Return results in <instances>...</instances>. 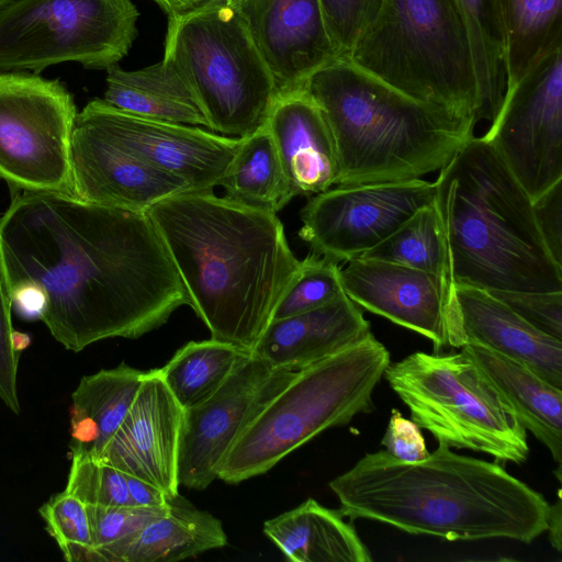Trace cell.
<instances>
[{
    "label": "cell",
    "instance_id": "6da1fadb",
    "mask_svg": "<svg viewBox=\"0 0 562 562\" xmlns=\"http://www.w3.org/2000/svg\"><path fill=\"white\" fill-rule=\"evenodd\" d=\"M7 290L21 283L46 297L42 322L65 349L138 338L190 305L188 292L146 212L71 193L22 191L0 217Z\"/></svg>",
    "mask_w": 562,
    "mask_h": 562
},
{
    "label": "cell",
    "instance_id": "7a4b0ae2",
    "mask_svg": "<svg viewBox=\"0 0 562 562\" xmlns=\"http://www.w3.org/2000/svg\"><path fill=\"white\" fill-rule=\"evenodd\" d=\"M146 214L211 338L250 351L300 266L277 214L213 191L178 193Z\"/></svg>",
    "mask_w": 562,
    "mask_h": 562
},
{
    "label": "cell",
    "instance_id": "3957f363",
    "mask_svg": "<svg viewBox=\"0 0 562 562\" xmlns=\"http://www.w3.org/2000/svg\"><path fill=\"white\" fill-rule=\"evenodd\" d=\"M329 487L350 519L449 541L530 543L548 527L550 505L539 492L501 464L458 454L442 442L418 462L386 450L367 453Z\"/></svg>",
    "mask_w": 562,
    "mask_h": 562
},
{
    "label": "cell",
    "instance_id": "277c9868",
    "mask_svg": "<svg viewBox=\"0 0 562 562\" xmlns=\"http://www.w3.org/2000/svg\"><path fill=\"white\" fill-rule=\"evenodd\" d=\"M434 182L451 281L487 291H562V266L540 233L532 200L494 147L467 144Z\"/></svg>",
    "mask_w": 562,
    "mask_h": 562
},
{
    "label": "cell",
    "instance_id": "5b68a950",
    "mask_svg": "<svg viewBox=\"0 0 562 562\" xmlns=\"http://www.w3.org/2000/svg\"><path fill=\"white\" fill-rule=\"evenodd\" d=\"M304 90L334 138L337 184L401 181L440 170L473 137L475 124L418 102L338 57Z\"/></svg>",
    "mask_w": 562,
    "mask_h": 562
},
{
    "label": "cell",
    "instance_id": "8992f818",
    "mask_svg": "<svg viewBox=\"0 0 562 562\" xmlns=\"http://www.w3.org/2000/svg\"><path fill=\"white\" fill-rule=\"evenodd\" d=\"M347 58L403 94L477 124L474 57L458 0H383Z\"/></svg>",
    "mask_w": 562,
    "mask_h": 562
},
{
    "label": "cell",
    "instance_id": "52a82bcc",
    "mask_svg": "<svg viewBox=\"0 0 562 562\" xmlns=\"http://www.w3.org/2000/svg\"><path fill=\"white\" fill-rule=\"evenodd\" d=\"M390 363V352L370 333L299 370L234 442L217 479L236 484L261 475L324 430L370 413L372 393Z\"/></svg>",
    "mask_w": 562,
    "mask_h": 562
},
{
    "label": "cell",
    "instance_id": "ba28073f",
    "mask_svg": "<svg viewBox=\"0 0 562 562\" xmlns=\"http://www.w3.org/2000/svg\"><path fill=\"white\" fill-rule=\"evenodd\" d=\"M164 58L195 95L210 131L243 138L266 125L277 87L231 3L168 18Z\"/></svg>",
    "mask_w": 562,
    "mask_h": 562
},
{
    "label": "cell",
    "instance_id": "9c48e42d",
    "mask_svg": "<svg viewBox=\"0 0 562 562\" xmlns=\"http://www.w3.org/2000/svg\"><path fill=\"white\" fill-rule=\"evenodd\" d=\"M383 376L412 420L438 442L487 453L496 461H527V430L464 351L414 352L390 363Z\"/></svg>",
    "mask_w": 562,
    "mask_h": 562
},
{
    "label": "cell",
    "instance_id": "30bf717a",
    "mask_svg": "<svg viewBox=\"0 0 562 562\" xmlns=\"http://www.w3.org/2000/svg\"><path fill=\"white\" fill-rule=\"evenodd\" d=\"M138 16L132 0H11L0 5V71L106 70L127 55Z\"/></svg>",
    "mask_w": 562,
    "mask_h": 562
},
{
    "label": "cell",
    "instance_id": "8fae6325",
    "mask_svg": "<svg viewBox=\"0 0 562 562\" xmlns=\"http://www.w3.org/2000/svg\"><path fill=\"white\" fill-rule=\"evenodd\" d=\"M77 113L59 79L0 71V179L22 191L71 193Z\"/></svg>",
    "mask_w": 562,
    "mask_h": 562
},
{
    "label": "cell",
    "instance_id": "7c38bea8",
    "mask_svg": "<svg viewBox=\"0 0 562 562\" xmlns=\"http://www.w3.org/2000/svg\"><path fill=\"white\" fill-rule=\"evenodd\" d=\"M483 138L532 201L562 181V46L506 91Z\"/></svg>",
    "mask_w": 562,
    "mask_h": 562
},
{
    "label": "cell",
    "instance_id": "4fadbf2b",
    "mask_svg": "<svg viewBox=\"0 0 562 562\" xmlns=\"http://www.w3.org/2000/svg\"><path fill=\"white\" fill-rule=\"evenodd\" d=\"M434 182L337 184L316 193L301 211L299 236L312 252L348 262L372 249L407 218L434 202Z\"/></svg>",
    "mask_w": 562,
    "mask_h": 562
},
{
    "label": "cell",
    "instance_id": "5bb4252c",
    "mask_svg": "<svg viewBox=\"0 0 562 562\" xmlns=\"http://www.w3.org/2000/svg\"><path fill=\"white\" fill-rule=\"evenodd\" d=\"M297 371L274 368L246 355L207 400L183 409L179 454V485L204 490L240 434Z\"/></svg>",
    "mask_w": 562,
    "mask_h": 562
},
{
    "label": "cell",
    "instance_id": "9a60e30c",
    "mask_svg": "<svg viewBox=\"0 0 562 562\" xmlns=\"http://www.w3.org/2000/svg\"><path fill=\"white\" fill-rule=\"evenodd\" d=\"M76 121L143 161L186 180L191 191H213L241 143L193 125L149 119L103 99L89 101Z\"/></svg>",
    "mask_w": 562,
    "mask_h": 562
},
{
    "label": "cell",
    "instance_id": "2e32d148",
    "mask_svg": "<svg viewBox=\"0 0 562 562\" xmlns=\"http://www.w3.org/2000/svg\"><path fill=\"white\" fill-rule=\"evenodd\" d=\"M273 77L278 95L303 90L340 57L319 0H231Z\"/></svg>",
    "mask_w": 562,
    "mask_h": 562
},
{
    "label": "cell",
    "instance_id": "e0dca14e",
    "mask_svg": "<svg viewBox=\"0 0 562 562\" xmlns=\"http://www.w3.org/2000/svg\"><path fill=\"white\" fill-rule=\"evenodd\" d=\"M446 323L449 347H484L562 389V341L533 327L492 292L452 282Z\"/></svg>",
    "mask_w": 562,
    "mask_h": 562
},
{
    "label": "cell",
    "instance_id": "ac0fdd59",
    "mask_svg": "<svg viewBox=\"0 0 562 562\" xmlns=\"http://www.w3.org/2000/svg\"><path fill=\"white\" fill-rule=\"evenodd\" d=\"M182 416L157 369L146 371L126 416L98 459L175 497Z\"/></svg>",
    "mask_w": 562,
    "mask_h": 562
},
{
    "label": "cell",
    "instance_id": "d6986e66",
    "mask_svg": "<svg viewBox=\"0 0 562 562\" xmlns=\"http://www.w3.org/2000/svg\"><path fill=\"white\" fill-rule=\"evenodd\" d=\"M345 293L358 306L414 330L440 353L447 347L446 306L450 284L407 266L356 258L341 269Z\"/></svg>",
    "mask_w": 562,
    "mask_h": 562
},
{
    "label": "cell",
    "instance_id": "ffe728a7",
    "mask_svg": "<svg viewBox=\"0 0 562 562\" xmlns=\"http://www.w3.org/2000/svg\"><path fill=\"white\" fill-rule=\"evenodd\" d=\"M71 193L110 207L146 212L178 193L191 191L182 178L160 170L75 119L70 143Z\"/></svg>",
    "mask_w": 562,
    "mask_h": 562
},
{
    "label": "cell",
    "instance_id": "44dd1931",
    "mask_svg": "<svg viewBox=\"0 0 562 562\" xmlns=\"http://www.w3.org/2000/svg\"><path fill=\"white\" fill-rule=\"evenodd\" d=\"M370 333L360 306L345 294L321 307L271 321L250 353L274 368L299 371Z\"/></svg>",
    "mask_w": 562,
    "mask_h": 562
},
{
    "label": "cell",
    "instance_id": "7402d4cb",
    "mask_svg": "<svg viewBox=\"0 0 562 562\" xmlns=\"http://www.w3.org/2000/svg\"><path fill=\"white\" fill-rule=\"evenodd\" d=\"M266 126L296 195L337 184V151L326 120L303 90L278 95Z\"/></svg>",
    "mask_w": 562,
    "mask_h": 562
},
{
    "label": "cell",
    "instance_id": "603a6c76",
    "mask_svg": "<svg viewBox=\"0 0 562 562\" xmlns=\"http://www.w3.org/2000/svg\"><path fill=\"white\" fill-rule=\"evenodd\" d=\"M227 544L222 522L179 494L135 533L100 551V562H175Z\"/></svg>",
    "mask_w": 562,
    "mask_h": 562
},
{
    "label": "cell",
    "instance_id": "cb8c5ba5",
    "mask_svg": "<svg viewBox=\"0 0 562 562\" xmlns=\"http://www.w3.org/2000/svg\"><path fill=\"white\" fill-rule=\"evenodd\" d=\"M510 404L518 420L562 462V389L508 357L481 346L461 347Z\"/></svg>",
    "mask_w": 562,
    "mask_h": 562
},
{
    "label": "cell",
    "instance_id": "d4e9b609",
    "mask_svg": "<svg viewBox=\"0 0 562 562\" xmlns=\"http://www.w3.org/2000/svg\"><path fill=\"white\" fill-rule=\"evenodd\" d=\"M341 512L313 498L263 524L265 535L293 562H371L372 557Z\"/></svg>",
    "mask_w": 562,
    "mask_h": 562
},
{
    "label": "cell",
    "instance_id": "484cf974",
    "mask_svg": "<svg viewBox=\"0 0 562 562\" xmlns=\"http://www.w3.org/2000/svg\"><path fill=\"white\" fill-rule=\"evenodd\" d=\"M145 373L123 362L81 378L71 394L70 453L100 457L126 416Z\"/></svg>",
    "mask_w": 562,
    "mask_h": 562
},
{
    "label": "cell",
    "instance_id": "4316f807",
    "mask_svg": "<svg viewBox=\"0 0 562 562\" xmlns=\"http://www.w3.org/2000/svg\"><path fill=\"white\" fill-rule=\"evenodd\" d=\"M103 100L149 119L207 128V120L189 86L168 60L137 70L117 64L106 69Z\"/></svg>",
    "mask_w": 562,
    "mask_h": 562
},
{
    "label": "cell",
    "instance_id": "83f0119b",
    "mask_svg": "<svg viewBox=\"0 0 562 562\" xmlns=\"http://www.w3.org/2000/svg\"><path fill=\"white\" fill-rule=\"evenodd\" d=\"M492 2L502 37L508 90L544 55L562 46V0Z\"/></svg>",
    "mask_w": 562,
    "mask_h": 562
},
{
    "label": "cell",
    "instance_id": "f1b7e54d",
    "mask_svg": "<svg viewBox=\"0 0 562 562\" xmlns=\"http://www.w3.org/2000/svg\"><path fill=\"white\" fill-rule=\"evenodd\" d=\"M221 187L225 198L276 214L296 196L266 125L241 138Z\"/></svg>",
    "mask_w": 562,
    "mask_h": 562
},
{
    "label": "cell",
    "instance_id": "f546056e",
    "mask_svg": "<svg viewBox=\"0 0 562 562\" xmlns=\"http://www.w3.org/2000/svg\"><path fill=\"white\" fill-rule=\"evenodd\" d=\"M250 351L215 339L189 341L157 371L182 409L212 396Z\"/></svg>",
    "mask_w": 562,
    "mask_h": 562
},
{
    "label": "cell",
    "instance_id": "4dcf8cb0",
    "mask_svg": "<svg viewBox=\"0 0 562 562\" xmlns=\"http://www.w3.org/2000/svg\"><path fill=\"white\" fill-rule=\"evenodd\" d=\"M467 20L479 87L477 122H493L507 90L503 45L492 0H458Z\"/></svg>",
    "mask_w": 562,
    "mask_h": 562
},
{
    "label": "cell",
    "instance_id": "1f68e13d",
    "mask_svg": "<svg viewBox=\"0 0 562 562\" xmlns=\"http://www.w3.org/2000/svg\"><path fill=\"white\" fill-rule=\"evenodd\" d=\"M359 258L407 266L452 283L447 245L434 202L416 211L387 238Z\"/></svg>",
    "mask_w": 562,
    "mask_h": 562
},
{
    "label": "cell",
    "instance_id": "d6a6232c",
    "mask_svg": "<svg viewBox=\"0 0 562 562\" xmlns=\"http://www.w3.org/2000/svg\"><path fill=\"white\" fill-rule=\"evenodd\" d=\"M345 294L338 262L312 252L300 261L271 321L321 307Z\"/></svg>",
    "mask_w": 562,
    "mask_h": 562
},
{
    "label": "cell",
    "instance_id": "836d02e7",
    "mask_svg": "<svg viewBox=\"0 0 562 562\" xmlns=\"http://www.w3.org/2000/svg\"><path fill=\"white\" fill-rule=\"evenodd\" d=\"M38 512L66 561L99 562L83 502L64 490L52 496Z\"/></svg>",
    "mask_w": 562,
    "mask_h": 562
},
{
    "label": "cell",
    "instance_id": "e575fe53",
    "mask_svg": "<svg viewBox=\"0 0 562 562\" xmlns=\"http://www.w3.org/2000/svg\"><path fill=\"white\" fill-rule=\"evenodd\" d=\"M86 505L134 506L125 473L94 458L71 453L65 488Z\"/></svg>",
    "mask_w": 562,
    "mask_h": 562
},
{
    "label": "cell",
    "instance_id": "d590c367",
    "mask_svg": "<svg viewBox=\"0 0 562 562\" xmlns=\"http://www.w3.org/2000/svg\"><path fill=\"white\" fill-rule=\"evenodd\" d=\"M169 501V499H168ZM164 507L87 505L91 539L97 552L135 533L166 510Z\"/></svg>",
    "mask_w": 562,
    "mask_h": 562
},
{
    "label": "cell",
    "instance_id": "8d00e7d4",
    "mask_svg": "<svg viewBox=\"0 0 562 562\" xmlns=\"http://www.w3.org/2000/svg\"><path fill=\"white\" fill-rule=\"evenodd\" d=\"M383 0H319L327 29L340 55L347 57L355 42L376 15Z\"/></svg>",
    "mask_w": 562,
    "mask_h": 562
},
{
    "label": "cell",
    "instance_id": "74e56055",
    "mask_svg": "<svg viewBox=\"0 0 562 562\" xmlns=\"http://www.w3.org/2000/svg\"><path fill=\"white\" fill-rule=\"evenodd\" d=\"M540 331L562 341V291H490Z\"/></svg>",
    "mask_w": 562,
    "mask_h": 562
},
{
    "label": "cell",
    "instance_id": "f35d334b",
    "mask_svg": "<svg viewBox=\"0 0 562 562\" xmlns=\"http://www.w3.org/2000/svg\"><path fill=\"white\" fill-rule=\"evenodd\" d=\"M11 303L0 266V400L15 415L21 412L18 396V366L20 353L12 347L13 326Z\"/></svg>",
    "mask_w": 562,
    "mask_h": 562
},
{
    "label": "cell",
    "instance_id": "ab89813d",
    "mask_svg": "<svg viewBox=\"0 0 562 562\" xmlns=\"http://www.w3.org/2000/svg\"><path fill=\"white\" fill-rule=\"evenodd\" d=\"M381 445L390 454L405 462H418L429 454L419 427L403 417L397 408H392Z\"/></svg>",
    "mask_w": 562,
    "mask_h": 562
},
{
    "label": "cell",
    "instance_id": "60d3db41",
    "mask_svg": "<svg viewBox=\"0 0 562 562\" xmlns=\"http://www.w3.org/2000/svg\"><path fill=\"white\" fill-rule=\"evenodd\" d=\"M532 205L544 243L554 260L562 266V181L533 200Z\"/></svg>",
    "mask_w": 562,
    "mask_h": 562
},
{
    "label": "cell",
    "instance_id": "b9f144b4",
    "mask_svg": "<svg viewBox=\"0 0 562 562\" xmlns=\"http://www.w3.org/2000/svg\"><path fill=\"white\" fill-rule=\"evenodd\" d=\"M11 308L25 321L42 319L46 310L44 292L30 283H21L8 291Z\"/></svg>",
    "mask_w": 562,
    "mask_h": 562
},
{
    "label": "cell",
    "instance_id": "7bdbcfd3",
    "mask_svg": "<svg viewBox=\"0 0 562 562\" xmlns=\"http://www.w3.org/2000/svg\"><path fill=\"white\" fill-rule=\"evenodd\" d=\"M128 494L134 506L164 507L169 497L155 485L136 476L125 474Z\"/></svg>",
    "mask_w": 562,
    "mask_h": 562
},
{
    "label": "cell",
    "instance_id": "ee69618b",
    "mask_svg": "<svg viewBox=\"0 0 562 562\" xmlns=\"http://www.w3.org/2000/svg\"><path fill=\"white\" fill-rule=\"evenodd\" d=\"M549 540L554 549L562 551V501L559 491L558 501L550 506L548 515Z\"/></svg>",
    "mask_w": 562,
    "mask_h": 562
},
{
    "label": "cell",
    "instance_id": "f6af8a7d",
    "mask_svg": "<svg viewBox=\"0 0 562 562\" xmlns=\"http://www.w3.org/2000/svg\"><path fill=\"white\" fill-rule=\"evenodd\" d=\"M168 18L181 15L194 9L201 0H154Z\"/></svg>",
    "mask_w": 562,
    "mask_h": 562
},
{
    "label": "cell",
    "instance_id": "bcb514c9",
    "mask_svg": "<svg viewBox=\"0 0 562 562\" xmlns=\"http://www.w3.org/2000/svg\"><path fill=\"white\" fill-rule=\"evenodd\" d=\"M31 337L26 333L13 330L12 347L15 352L21 353L31 345Z\"/></svg>",
    "mask_w": 562,
    "mask_h": 562
},
{
    "label": "cell",
    "instance_id": "7dc6e473",
    "mask_svg": "<svg viewBox=\"0 0 562 562\" xmlns=\"http://www.w3.org/2000/svg\"><path fill=\"white\" fill-rule=\"evenodd\" d=\"M229 2H231V0H201L200 3L194 9H192L188 12L202 10V9L214 7V5H217L221 3H229ZM188 12H186V13H188Z\"/></svg>",
    "mask_w": 562,
    "mask_h": 562
},
{
    "label": "cell",
    "instance_id": "c3c4849f",
    "mask_svg": "<svg viewBox=\"0 0 562 562\" xmlns=\"http://www.w3.org/2000/svg\"><path fill=\"white\" fill-rule=\"evenodd\" d=\"M9 1H11V0H0V5L3 4V3H7Z\"/></svg>",
    "mask_w": 562,
    "mask_h": 562
}]
</instances>
